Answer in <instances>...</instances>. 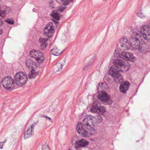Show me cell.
I'll return each mask as SVG.
<instances>
[{
	"label": "cell",
	"instance_id": "1",
	"mask_svg": "<svg viewBox=\"0 0 150 150\" xmlns=\"http://www.w3.org/2000/svg\"><path fill=\"white\" fill-rule=\"evenodd\" d=\"M83 125L90 130L94 129L97 124V120L94 117L89 115L85 118L83 121Z\"/></svg>",
	"mask_w": 150,
	"mask_h": 150
},
{
	"label": "cell",
	"instance_id": "2",
	"mask_svg": "<svg viewBox=\"0 0 150 150\" xmlns=\"http://www.w3.org/2000/svg\"><path fill=\"white\" fill-rule=\"evenodd\" d=\"M121 71L115 66L111 67L109 71L110 75L114 78L115 81L117 83H120L123 82V78L121 75Z\"/></svg>",
	"mask_w": 150,
	"mask_h": 150
},
{
	"label": "cell",
	"instance_id": "3",
	"mask_svg": "<svg viewBox=\"0 0 150 150\" xmlns=\"http://www.w3.org/2000/svg\"><path fill=\"white\" fill-rule=\"evenodd\" d=\"M114 64L121 71H128L130 67V65L129 62L123 60L118 59L114 61Z\"/></svg>",
	"mask_w": 150,
	"mask_h": 150
},
{
	"label": "cell",
	"instance_id": "4",
	"mask_svg": "<svg viewBox=\"0 0 150 150\" xmlns=\"http://www.w3.org/2000/svg\"><path fill=\"white\" fill-rule=\"evenodd\" d=\"M15 83L18 86H23L27 81V75L22 72H19L15 76Z\"/></svg>",
	"mask_w": 150,
	"mask_h": 150
},
{
	"label": "cell",
	"instance_id": "5",
	"mask_svg": "<svg viewBox=\"0 0 150 150\" xmlns=\"http://www.w3.org/2000/svg\"><path fill=\"white\" fill-rule=\"evenodd\" d=\"M144 42L141 41V38L139 37H135L131 39L130 41V45L133 46L134 48L136 49H138L139 50H143V46H144Z\"/></svg>",
	"mask_w": 150,
	"mask_h": 150
},
{
	"label": "cell",
	"instance_id": "6",
	"mask_svg": "<svg viewBox=\"0 0 150 150\" xmlns=\"http://www.w3.org/2000/svg\"><path fill=\"white\" fill-rule=\"evenodd\" d=\"M30 56L35 59L38 63H42L44 60V55L41 52L33 49L30 53Z\"/></svg>",
	"mask_w": 150,
	"mask_h": 150
},
{
	"label": "cell",
	"instance_id": "7",
	"mask_svg": "<svg viewBox=\"0 0 150 150\" xmlns=\"http://www.w3.org/2000/svg\"><path fill=\"white\" fill-rule=\"evenodd\" d=\"M2 83L3 86L8 90L12 89L14 86V81L9 76L4 77L2 80Z\"/></svg>",
	"mask_w": 150,
	"mask_h": 150
},
{
	"label": "cell",
	"instance_id": "8",
	"mask_svg": "<svg viewBox=\"0 0 150 150\" xmlns=\"http://www.w3.org/2000/svg\"><path fill=\"white\" fill-rule=\"evenodd\" d=\"M38 123V121L30 125L29 127L27 128V129L25 131L24 134V139L27 140V139L33 136L34 134V129L36 125Z\"/></svg>",
	"mask_w": 150,
	"mask_h": 150
},
{
	"label": "cell",
	"instance_id": "9",
	"mask_svg": "<svg viewBox=\"0 0 150 150\" xmlns=\"http://www.w3.org/2000/svg\"><path fill=\"white\" fill-rule=\"evenodd\" d=\"M119 57L123 60H125L126 61H128L131 62H134L136 60V58L134 56V55L129 52H121L119 55Z\"/></svg>",
	"mask_w": 150,
	"mask_h": 150
},
{
	"label": "cell",
	"instance_id": "10",
	"mask_svg": "<svg viewBox=\"0 0 150 150\" xmlns=\"http://www.w3.org/2000/svg\"><path fill=\"white\" fill-rule=\"evenodd\" d=\"M44 33L48 38H51L54 33V27L52 23H49L44 29Z\"/></svg>",
	"mask_w": 150,
	"mask_h": 150
},
{
	"label": "cell",
	"instance_id": "11",
	"mask_svg": "<svg viewBox=\"0 0 150 150\" xmlns=\"http://www.w3.org/2000/svg\"><path fill=\"white\" fill-rule=\"evenodd\" d=\"M141 33L143 37L147 41H150V27L148 25H144L141 29Z\"/></svg>",
	"mask_w": 150,
	"mask_h": 150
},
{
	"label": "cell",
	"instance_id": "12",
	"mask_svg": "<svg viewBox=\"0 0 150 150\" xmlns=\"http://www.w3.org/2000/svg\"><path fill=\"white\" fill-rule=\"evenodd\" d=\"M76 129L77 133L80 135L86 137L88 136L87 132L86 131L85 129L84 128L83 125L81 122H78L77 124V126L76 127Z\"/></svg>",
	"mask_w": 150,
	"mask_h": 150
},
{
	"label": "cell",
	"instance_id": "13",
	"mask_svg": "<svg viewBox=\"0 0 150 150\" xmlns=\"http://www.w3.org/2000/svg\"><path fill=\"white\" fill-rule=\"evenodd\" d=\"M98 98L103 102H108L110 100V96L105 91H101L98 95Z\"/></svg>",
	"mask_w": 150,
	"mask_h": 150
},
{
	"label": "cell",
	"instance_id": "14",
	"mask_svg": "<svg viewBox=\"0 0 150 150\" xmlns=\"http://www.w3.org/2000/svg\"><path fill=\"white\" fill-rule=\"evenodd\" d=\"M129 86H130V83L128 81H123L122 83H121V85L120 86V92L124 93H125V92H127V90H129Z\"/></svg>",
	"mask_w": 150,
	"mask_h": 150
},
{
	"label": "cell",
	"instance_id": "15",
	"mask_svg": "<svg viewBox=\"0 0 150 150\" xmlns=\"http://www.w3.org/2000/svg\"><path fill=\"white\" fill-rule=\"evenodd\" d=\"M120 44L121 48L124 50H128L130 48V44L128 40L125 38L121 39L120 41Z\"/></svg>",
	"mask_w": 150,
	"mask_h": 150
},
{
	"label": "cell",
	"instance_id": "16",
	"mask_svg": "<svg viewBox=\"0 0 150 150\" xmlns=\"http://www.w3.org/2000/svg\"><path fill=\"white\" fill-rule=\"evenodd\" d=\"M89 142L88 141L84 139H81L76 141L75 143V147L76 148H81L85 147L87 146Z\"/></svg>",
	"mask_w": 150,
	"mask_h": 150
},
{
	"label": "cell",
	"instance_id": "17",
	"mask_svg": "<svg viewBox=\"0 0 150 150\" xmlns=\"http://www.w3.org/2000/svg\"><path fill=\"white\" fill-rule=\"evenodd\" d=\"M105 112H106V109L104 107V106H101L100 107H98V113L103 114Z\"/></svg>",
	"mask_w": 150,
	"mask_h": 150
},
{
	"label": "cell",
	"instance_id": "18",
	"mask_svg": "<svg viewBox=\"0 0 150 150\" xmlns=\"http://www.w3.org/2000/svg\"><path fill=\"white\" fill-rule=\"evenodd\" d=\"M38 75V73H36L34 70H32L30 73L29 77L30 78H32L35 77L37 75Z\"/></svg>",
	"mask_w": 150,
	"mask_h": 150
},
{
	"label": "cell",
	"instance_id": "19",
	"mask_svg": "<svg viewBox=\"0 0 150 150\" xmlns=\"http://www.w3.org/2000/svg\"><path fill=\"white\" fill-rule=\"evenodd\" d=\"M52 15L54 18H55L56 20H59L60 15L58 13H56V12H53L52 14Z\"/></svg>",
	"mask_w": 150,
	"mask_h": 150
},
{
	"label": "cell",
	"instance_id": "20",
	"mask_svg": "<svg viewBox=\"0 0 150 150\" xmlns=\"http://www.w3.org/2000/svg\"><path fill=\"white\" fill-rule=\"evenodd\" d=\"M91 111L94 113H97L98 112V106L96 104H94L92 107Z\"/></svg>",
	"mask_w": 150,
	"mask_h": 150
},
{
	"label": "cell",
	"instance_id": "21",
	"mask_svg": "<svg viewBox=\"0 0 150 150\" xmlns=\"http://www.w3.org/2000/svg\"><path fill=\"white\" fill-rule=\"evenodd\" d=\"M41 44H42V48H44L46 47V40L41 39Z\"/></svg>",
	"mask_w": 150,
	"mask_h": 150
},
{
	"label": "cell",
	"instance_id": "22",
	"mask_svg": "<svg viewBox=\"0 0 150 150\" xmlns=\"http://www.w3.org/2000/svg\"><path fill=\"white\" fill-rule=\"evenodd\" d=\"M42 150H51L49 147L46 144H44L42 146Z\"/></svg>",
	"mask_w": 150,
	"mask_h": 150
},
{
	"label": "cell",
	"instance_id": "23",
	"mask_svg": "<svg viewBox=\"0 0 150 150\" xmlns=\"http://www.w3.org/2000/svg\"><path fill=\"white\" fill-rule=\"evenodd\" d=\"M6 15V13L4 11L0 10V16L2 17H4Z\"/></svg>",
	"mask_w": 150,
	"mask_h": 150
},
{
	"label": "cell",
	"instance_id": "24",
	"mask_svg": "<svg viewBox=\"0 0 150 150\" xmlns=\"http://www.w3.org/2000/svg\"><path fill=\"white\" fill-rule=\"evenodd\" d=\"M5 22L9 23V24H13L14 23V21L12 19H7V20L5 21Z\"/></svg>",
	"mask_w": 150,
	"mask_h": 150
},
{
	"label": "cell",
	"instance_id": "25",
	"mask_svg": "<svg viewBox=\"0 0 150 150\" xmlns=\"http://www.w3.org/2000/svg\"><path fill=\"white\" fill-rule=\"evenodd\" d=\"M6 140H5L4 141H3V142H0V148L2 149L3 147L4 146V144L5 143V142H6Z\"/></svg>",
	"mask_w": 150,
	"mask_h": 150
},
{
	"label": "cell",
	"instance_id": "26",
	"mask_svg": "<svg viewBox=\"0 0 150 150\" xmlns=\"http://www.w3.org/2000/svg\"><path fill=\"white\" fill-rule=\"evenodd\" d=\"M3 22H2V20L0 19V27L1 26L3 25Z\"/></svg>",
	"mask_w": 150,
	"mask_h": 150
},
{
	"label": "cell",
	"instance_id": "27",
	"mask_svg": "<svg viewBox=\"0 0 150 150\" xmlns=\"http://www.w3.org/2000/svg\"><path fill=\"white\" fill-rule=\"evenodd\" d=\"M3 33V31L2 30L0 29V34H1Z\"/></svg>",
	"mask_w": 150,
	"mask_h": 150
},
{
	"label": "cell",
	"instance_id": "28",
	"mask_svg": "<svg viewBox=\"0 0 150 150\" xmlns=\"http://www.w3.org/2000/svg\"></svg>",
	"mask_w": 150,
	"mask_h": 150
}]
</instances>
